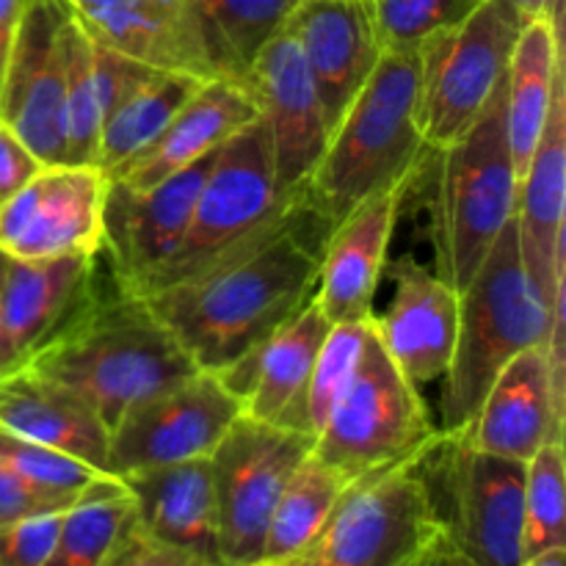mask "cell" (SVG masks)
Returning a JSON list of instances; mask_svg holds the SVG:
<instances>
[{
  "label": "cell",
  "mask_w": 566,
  "mask_h": 566,
  "mask_svg": "<svg viewBox=\"0 0 566 566\" xmlns=\"http://www.w3.org/2000/svg\"><path fill=\"white\" fill-rule=\"evenodd\" d=\"M329 230L304 186L224 252L144 298L188 359L221 376L313 296Z\"/></svg>",
  "instance_id": "6da1fadb"
},
{
  "label": "cell",
  "mask_w": 566,
  "mask_h": 566,
  "mask_svg": "<svg viewBox=\"0 0 566 566\" xmlns=\"http://www.w3.org/2000/svg\"><path fill=\"white\" fill-rule=\"evenodd\" d=\"M285 28L302 48L332 133L385 53L374 0H302Z\"/></svg>",
  "instance_id": "7402d4cb"
},
{
  "label": "cell",
  "mask_w": 566,
  "mask_h": 566,
  "mask_svg": "<svg viewBox=\"0 0 566 566\" xmlns=\"http://www.w3.org/2000/svg\"><path fill=\"white\" fill-rule=\"evenodd\" d=\"M243 403L210 370H197L188 379L133 403L108 431L105 473L122 475L164 468L213 453Z\"/></svg>",
  "instance_id": "7c38bea8"
},
{
  "label": "cell",
  "mask_w": 566,
  "mask_h": 566,
  "mask_svg": "<svg viewBox=\"0 0 566 566\" xmlns=\"http://www.w3.org/2000/svg\"><path fill=\"white\" fill-rule=\"evenodd\" d=\"M269 136L271 164L282 193L307 186L329 142V122L302 48L287 28L265 42L241 77Z\"/></svg>",
  "instance_id": "9a60e30c"
},
{
  "label": "cell",
  "mask_w": 566,
  "mask_h": 566,
  "mask_svg": "<svg viewBox=\"0 0 566 566\" xmlns=\"http://www.w3.org/2000/svg\"><path fill=\"white\" fill-rule=\"evenodd\" d=\"M285 197L287 193L276 186L265 127L263 122L254 119L213 155L180 249L138 291V296L171 285L213 260L238 238L263 224Z\"/></svg>",
  "instance_id": "8fae6325"
},
{
  "label": "cell",
  "mask_w": 566,
  "mask_h": 566,
  "mask_svg": "<svg viewBox=\"0 0 566 566\" xmlns=\"http://www.w3.org/2000/svg\"><path fill=\"white\" fill-rule=\"evenodd\" d=\"M420 566H479V564L470 562L468 556H462V553H459L457 547L448 542V536L442 534L440 539H437L434 545H431L429 551L423 553V558H420Z\"/></svg>",
  "instance_id": "7bdbcfd3"
},
{
  "label": "cell",
  "mask_w": 566,
  "mask_h": 566,
  "mask_svg": "<svg viewBox=\"0 0 566 566\" xmlns=\"http://www.w3.org/2000/svg\"><path fill=\"white\" fill-rule=\"evenodd\" d=\"M562 11L564 0H553L547 14L525 20L506 70V133L517 180L523 177L553 97L564 77L562 64Z\"/></svg>",
  "instance_id": "4316f807"
},
{
  "label": "cell",
  "mask_w": 566,
  "mask_h": 566,
  "mask_svg": "<svg viewBox=\"0 0 566 566\" xmlns=\"http://www.w3.org/2000/svg\"><path fill=\"white\" fill-rule=\"evenodd\" d=\"M429 153L420 133V50H385L332 127L307 193L335 227L374 191L420 171Z\"/></svg>",
  "instance_id": "3957f363"
},
{
  "label": "cell",
  "mask_w": 566,
  "mask_h": 566,
  "mask_svg": "<svg viewBox=\"0 0 566 566\" xmlns=\"http://www.w3.org/2000/svg\"><path fill=\"white\" fill-rule=\"evenodd\" d=\"M479 0H374L381 50H420L434 33L457 25Z\"/></svg>",
  "instance_id": "8d00e7d4"
},
{
  "label": "cell",
  "mask_w": 566,
  "mask_h": 566,
  "mask_svg": "<svg viewBox=\"0 0 566 566\" xmlns=\"http://www.w3.org/2000/svg\"><path fill=\"white\" fill-rule=\"evenodd\" d=\"M348 484L352 481L346 475H340L310 451L293 470L271 512L260 562H293L302 556L324 528Z\"/></svg>",
  "instance_id": "f546056e"
},
{
  "label": "cell",
  "mask_w": 566,
  "mask_h": 566,
  "mask_svg": "<svg viewBox=\"0 0 566 566\" xmlns=\"http://www.w3.org/2000/svg\"><path fill=\"white\" fill-rule=\"evenodd\" d=\"M558 315L564 307L551 313L525 276L512 219L479 274L459 293L457 343L442 376L437 429L446 434L468 429L495 376L525 348L547 346Z\"/></svg>",
  "instance_id": "277c9868"
},
{
  "label": "cell",
  "mask_w": 566,
  "mask_h": 566,
  "mask_svg": "<svg viewBox=\"0 0 566 566\" xmlns=\"http://www.w3.org/2000/svg\"><path fill=\"white\" fill-rule=\"evenodd\" d=\"M9 368H14V359H11L9 348H6V340H3V329H0V374H6Z\"/></svg>",
  "instance_id": "bcb514c9"
},
{
  "label": "cell",
  "mask_w": 566,
  "mask_h": 566,
  "mask_svg": "<svg viewBox=\"0 0 566 566\" xmlns=\"http://www.w3.org/2000/svg\"><path fill=\"white\" fill-rule=\"evenodd\" d=\"M520 566H566V547H556V551L536 553V556L525 558Z\"/></svg>",
  "instance_id": "f6af8a7d"
},
{
  "label": "cell",
  "mask_w": 566,
  "mask_h": 566,
  "mask_svg": "<svg viewBox=\"0 0 566 566\" xmlns=\"http://www.w3.org/2000/svg\"><path fill=\"white\" fill-rule=\"evenodd\" d=\"M70 506L72 503L53 501V497L36 492L33 486H28L25 481L17 479L11 470H6L3 464H0V525L33 517V514L61 512V509Z\"/></svg>",
  "instance_id": "60d3db41"
},
{
  "label": "cell",
  "mask_w": 566,
  "mask_h": 566,
  "mask_svg": "<svg viewBox=\"0 0 566 566\" xmlns=\"http://www.w3.org/2000/svg\"><path fill=\"white\" fill-rule=\"evenodd\" d=\"M525 20L506 0H479L420 48V133L429 149L457 142L503 83Z\"/></svg>",
  "instance_id": "9c48e42d"
},
{
  "label": "cell",
  "mask_w": 566,
  "mask_h": 566,
  "mask_svg": "<svg viewBox=\"0 0 566 566\" xmlns=\"http://www.w3.org/2000/svg\"><path fill=\"white\" fill-rule=\"evenodd\" d=\"M61 512L33 514L17 523L0 525V566H42L59 536Z\"/></svg>",
  "instance_id": "74e56055"
},
{
  "label": "cell",
  "mask_w": 566,
  "mask_h": 566,
  "mask_svg": "<svg viewBox=\"0 0 566 566\" xmlns=\"http://www.w3.org/2000/svg\"><path fill=\"white\" fill-rule=\"evenodd\" d=\"M0 431L53 448L105 473L108 429L103 420L75 396L22 368L0 374Z\"/></svg>",
  "instance_id": "484cf974"
},
{
  "label": "cell",
  "mask_w": 566,
  "mask_h": 566,
  "mask_svg": "<svg viewBox=\"0 0 566 566\" xmlns=\"http://www.w3.org/2000/svg\"><path fill=\"white\" fill-rule=\"evenodd\" d=\"M210 164L213 155L144 191L108 177L103 254L127 291H142L180 249Z\"/></svg>",
  "instance_id": "2e32d148"
},
{
  "label": "cell",
  "mask_w": 566,
  "mask_h": 566,
  "mask_svg": "<svg viewBox=\"0 0 566 566\" xmlns=\"http://www.w3.org/2000/svg\"><path fill=\"white\" fill-rule=\"evenodd\" d=\"M97 254L14 260L0 252V329L14 365L59 324L81 293Z\"/></svg>",
  "instance_id": "83f0119b"
},
{
  "label": "cell",
  "mask_w": 566,
  "mask_h": 566,
  "mask_svg": "<svg viewBox=\"0 0 566 566\" xmlns=\"http://www.w3.org/2000/svg\"><path fill=\"white\" fill-rule=\"evenodd\" d=\"M103 566H221L210 558L197 556L191 551H182V547L169 545V542L155 539L149 531H144L136 523V517L127 520V525L122 528L119 539L111 547L108 558Z\"/></svg>",
  "instance_id": "f35d334b"
},
{
  "label": "cell",
  "mask_w": 566,
  "mask_h": 566,
  "mask_svg": "<svg viewBox=\"0 0 566 566\" xmlns=\"http://www.w3.org/2000/svg\"><path fill=\"white\" fill-rule=\"evenodd\" d=\"M0 464L11 470L17 479L25 481L28 486L61 503H75V497L94 479L105 475L81 459L36 446V442L22 440L9 431H0Z\"/></svg>",
  "instance_id": "d590c367"
},
{
  "label": "cell",
  "mask_w": 566,
  "mask_h": 566,
  "mask_svg": "<svg viewBox=\"0 0 566 566\" xmlns=\"http://www.w3.org/2000/svg\"><path fill=\"white\" fill-rule=\"evenodd\" d=\"M423 470L446 536L479 566L523 564L525 462L470 446L462 431H437Z\"/></svg>",
  "instance_id": "52a82bcc"
},
{
  "label": "cell",
  "mask_w": 566,
  "mask_h": 566,
  "mask_svg": "<svg viewBox=\"0 0 566 566\" xmlns=\"http://www.w3.org/2000/svg\"><path fill=\"white\" fill-rule=\"evenodd\" d=\"M66 0H25L0 77V119L42 164H66Z\"/></svg>",
  "instance_id": "5bb4252c"
},
{
  "label": "cell",
  "mask_w": 566,
  "mask_h": 566,
  "mask_svg": "<svg viewBox=\"0 0 566 566\" xmlns=\"http://www.w3.org/2000/svg\"><path fill=\"white\" fill-rule=\"evenodd\" d=\"M119 481L130 492L133 517L144 531L221 564L210 457L138 470Z\"/></svg>",
  "instance_id": "d4e9b609"
},
{
  "label": "cell",
  "mask_w": 566,
  "mask_h": 566,
  "mask_svg": "<svg viewBox=\"0 0 566 566\" xmlns=\"http://www.w3.org/2000/svg\"><path fill=\"white\" fill-rule=\"evenodd\" d=\"M249 566H296V562H254Z\"/></svg>",
  "instance_id": "7dc6e473"
},
{
  "label": "cell",
  "mask_w": 566,
  "mask_h": 566,
  "mask_svg": "<svg viewBox=\"0 0 566 566\" xmlns=\"http://www.w3.org/2000/svg\"><path fill=\"white\" fill-rule=\"evenodd\" d=\"M258 119V105L247 86L232 77H210L186 105L169 119L160 136L111 180L130 188H153L188 166L210 158L224 147L238 130Z\"/></svg>",
  "instance_id": "cb8c5ba5"
},
{
  "label": "cell",
  "mask_w": 566,
  "mask_h": 566,
  "mask_svg": "<svg viewBox=\"0 0 566 566\" xmlns=\"http://www.w3.org/2000/svg\"><path fill=\"white\" fill-rule=\"evenodd\" d=\"M42 166V160L17 136L14 127L0 119V202L20 191Z\"/></svg>",
  "instance_id": "ab89813d"
},
{
  "label": "cell",
  "mask_w": 566,
  "mask_h": 566,
  "mask_svg": "<svg viewBox=\"0 0 566 566\" xmlns=\"http://www.w3.org/2000/svg\"><path fill=\"white\" fill-rule=\"evenodd\" d=\"M437 431L420 387L398 370L370 329L346 390L315 437L313 453L354 481L423 451Z\"/></svg>",
  "instance_id": "ba28073f"
},
{
  "label": "cell",
  "mask_w": 566,
  "mask_h": 566,
  "mask_svg": "<svg viewBox=\"0 0 566 566\" xmlns=\"http://www.w3.org/2000/svg\"><path fill=\"white\" fill-rule=\"evenodd\" d=\"M506 3H512L514 9L523 14V20H534V17L547 14V9H551L553 0H506Z\"/></svg>",
  "instance_id": "ee69618b"
},
{
  "label": "cell",
  "mask_w": 566,
  "mask_h": 566,
  "mask_svg": "<svg viewBox=\"0 0 566 566\" xmlns=\"http://www.w3.org/2000/svg\"><path fill=\"white\" fill-rule=\"evenodd\" d=\"M420 558H423V556H420ZM420 558H418V562H412V564H409V566H420Z\"/></svg>",
  "instance_id": "c3c4849f"
},
{
  "label": "cell",
  "mask_w": 566,
  "mask_h": 566,
  "mask_svg": "<svg viewBox=\"0 0 566 566\" xmlns=\"http://www.w3.org/2000/svg\"><path fill=\"white\" fill-rule=\"evenodd\" d=\"M437 158V274L457 293L470 285L501 232L514 219L517 169L506 133V77L479 119Z\"/></svg>",
  "instance_id": "5b68a950"
},
{
  "label": "cell",
  "mask_w": 566,
  "mask_h": 566,
  "mask_svg": "<svg viewBox=\"0 0 566 566\" xmlns=\"http://www.w3.org/2000/svg\"><path fill=\"white\" fill-rule=\"evenodd\" d=\"M202 83L205 77L169 70H153L142 77L105 116L94 166L114 177L122 166L130 164L160 136L171 116L191 99Z\"/></svg>",
  "instance_id": "f1b7e54d"
},
{
  "label": "cell",
  "mask_w": 566,
  "mask_h": 566,
  "mask_svg": "<svg viewBox=\"0 0 566 566\" xmlns=\"http://www.w3.org/2000/svg\"><path fill=\"white\" fill-rule=\"evenodd\" d=\"M329 326V318L313 293L304 307L293 313L263 346L219 376L241 398L243 415L260 423H274L307 434L304 392Z\"/></svg>",
  "instance_id": "603a6c76"
},
{
  "label": "cell",
  "mask_w": 566,
  "mask_h": 566,
  "mask_svg": "<svg viewBox=\"0 0 566 566\" xmlns=\"http://www.w3.org/2000/svg\"><path fill=\"white\" fill-rule=\"evenodd\" d=\"M564 202L566 94L562 77L539 144L517 182V205H514L523 271L551 313L564 307Z\"/></svg>",
  "instance_id": "ac0fdd59"
},
{
  "label": "cell",
  "mask_w": 566,
  "mask_h": 566,
  "mask_svg": "<svg viewBox=\"0 0 566 566\" xmlns=\"http://www.w3.org/2000/svg\"><path fill=\"white\" fill-rule=\"evenodd\" d=\"M415 177L418 171L374 191L326 235L315 298L329 324L374 318V296L387 269V249Z\"/></svg>",
  "instance_id": "e0dca14e"
},
{
  "label": "cell",
  "mask_w": 566,
  "mask_h": 566,
  "mask_svg": "<svg viewBox=\"0 0 566 566\" xmlns=\"http://www.w3.org/2000/svg\"><path fill=\"white\" fill-rule=\"evenodd\" d=\"M130 517V492L114 475H99L64 512L42 566H103Z\"/></svg>",
  "instance_id": "1f68e13d"
},
{
  "label": "cell",
  "mask_w": 566,
  "mask_h": 566,
  "mask_svg": "<svg viewBox=\"0 0 566 566\" xmlns=\"http://www.w3.org/2000/svg\"><path fill=\"white\" fill-rule=\"evenodd\" d=\"M313 442L302 431L260 423L243 412L227 429L210 453L221 564L260 562L271 512Z\"/></svg>",
  "instance_id": "30bf717a"
},
{
  "label": "cell",
  "mask_w": 566,
  "mask_h": 566,
  "mask_svg": "<svg viewBox=\"0 0 566 566\" xmlns=\"http://www.w3.org/2000/svg\"><path fill=\"white\" fill-rule=\"evenodd\" d=\"M426 451V448H423ZM423 451L359 475L296 566H409L442 534Z\"/></svg>",
  "instance_id": "8992f818"
},
{
  "label": "cell",
  "mask_w": 566,
  "mask_h": 566,
  "mask_svg": "<svg viewBox=\"0 0 566 566\" xmlns=\"http://www.w3.org/2000/svg\"><path fill=\"white\" fill-rule=\"evenodd\" d=\"M66 3H70V0H66Z\"/></svg>",
  "instance_id": "681fc988"
},
{
  "label": "cell",
  "mask_w": 566,
  "mask_h": 566,
  "mask_svg": "<svg viewBox=\"0 0 566 566\" xmlns=\"http://www.w3.org/2000/svg\"><path fill=\"white\" fill-rule=\"evenodd\" d=\"M22 3H25V0H0V77H3L6 59H9L11 42H14Z\"/></svg>",
  "instance_id": "b9f144b4"
},
{
  "label": "cell",
  "mask_w": 566,
  "mask_h": 566,
  "mask_svg": "<svg viewBox=\"0 0 566 566\" xmlns=\"http://www.w3.org/2000/svg\"><path fill=\"white\" fill-rule=\"evenodd\" d=\"M462 434L479 451L517 462L564 440V381L553 374L547 346H531L509 359Z\"/></svg>",
  "instance_id": "d6986e66"
},
{
  "label": "cell",
  "mask_w": 566,
  "mask_h": 566,
  "mask_svg": "<svg viewBox=\"0 0 566 566\" xmlns=\"http://www.w3.org/2000/svg\"><path fill=\"white\" fill-rule=\"evenodd\" d=\"M556 547H566L564 440L547 442L525 462L523 492V562Z\"/></svg>",
  "instance_id": "836d02e7"
},
{
  "label": "cell",
  "mask_w": 566,
  "mask_h": 566,
  "mask_svg": "<svg viewBox=\"0 0 566 566\" xmlns=\"http://www.w3.org/2000/svg\"><path fill=\"white\" fill-rule=\"evenodd\" d=\"M368 321H348V324H332L329 335H326L324 346H321L318 357H315L313 374H310L307 392H304V423H307V434L318 437L321 426L329 418L332 407L346 390L348 379H352L354 368L359 363L365 343H368L370 324Z\"/></svg>",
  "instance_id": "e575fe53"
},
{
  "label": "cell",
  "mask_w": 566,
  "mask_h": 566,
  "mask_svg": "<svg viewBox=\"0 0 566 566\" xmlns=\"http://www.w3.org/2000/svg\"><path fill=\"white\" fill-rule=\"evenodd\" d=\"M64 105L66 164H94L105 108L94 66V42L72 6L64 22Z\"/></svg>",
  "instance_id": "d6a6232c"
},
{
  "label": "cell",
  "mask_w": 566,
  "mask_h": 566,
  "mask_svg": "<svg viewBox=\"0 0 566 566\" xmlns=\"http://www.w3.org/2000/svg\"><path fill=\"white\" fill-rule=\"evenodd\" d=\"M302 0H193L216 75L241 83Z\"/></svg>",
  "instance_id": "4dcf8cb0"
},
{
  "label": "cell",
  "mask_w": 566,
  "mask_h": 566,
  "mask_svg": "<svg viewBox=\"0 0 566 566\" xmlns=\"http://www.w3.org/2000/svg\"><path fill=\"white\" fill-rule=\"evenodd\" d=\"M392 298L381 315L374 313V332L415 387L442 379L451 363L459 326V293L412 254L390 265Z\"/></svg>",
  "instance_id": "ffe728a7"
},
{
  "label": "cell",
  "mask_w": 566,
  "mask_h": 566,
  "mask_svg": "<svg viewBox=\"0 0 566 566\" xmlns=\"http://www.w3.org/2000/svg\"><path fill=\"white\" fill-rule=\"evenodd\" d=\"M14 368L75 396L108 431L133 403L199 370L147 298L116 280L103 249L75 302Z\"/></svg>",
  "instance_id": "7a4b0ae2"
},
{
  "label": "cell",
  "mask_w": 566,
  "mask_h": 566,
  "mask_svg": "<svg viewBox=\"0 0 566 566\" xmlns=\"http://www.w3.org/2000/svg\"><path fill=\"white\" fill-rule=\"evenodd\" d=\"M108 175L94 164H44L0 202V252L14 260L94 258L103 249Z\"/></svg>",
  "instance_id": "4fadbf2b"
},
{
  "label": "cell",
  "mask_w": 566,
  "mask_h": 566,
  "mask_svg": "<svg viewBox=\"0 0 566 566\" xmlns=\"http://www.w3.org/2000/svg\"><path fill=\"white\" fill-rule=\"evenodd\" d=\"M94 42L153 70L216 77L193 0H70Z\"/></svg>",
  "instance_id": "44dd1931"
}]
</instances>
